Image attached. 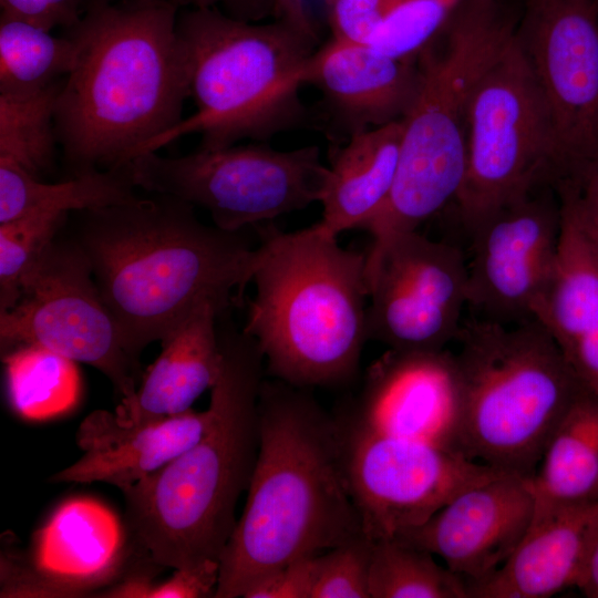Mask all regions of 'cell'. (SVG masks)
Returning <instances> with one entry per match:
<instances>
[{
	"label": "cell",
	"instance_id": "277c9868",
	"mask_svg": "<svg viewBox=\"0 0 598 598\" xmlns=\"http://www.w3.org/2000/svg\"><path fill=\"white\" fill-rule=\"evenodd\" d=\"M218 318L221 365L202 439L122 492L133 547L157 568L220 561L258 455V398L265 358L244 330Z\"/></svg>",
	"mask_w": 598,
	"mask_h": 598
},
{
	"label": "cell",
	"instance_id": "1f68e13d",
	"mask_svg": "<svg viewBox=\"0 0 598 598\" xmlns=\"http://www.w3.org/2000/svg\"><path fill=\"white\" fill-rule=\"evenodd\" d=\"M68 219L40 214L0 224V312L18 300L22 283Z\"/></svg>",
	"mask_w": 598,
	"mask_h": 598
},
{
	"label": "cell",
	"instance_id": "7a4b0ae2",
	"mask_svg": "<svg viewBox=\"0 0 598 598\" xmlns=\"http://www.w3.org/2000/svg\"><path fill=\"white\" fill-rule=\"evenodd\" d=\"M71 237L89 259L103 301L141 357L196 307L229 308L252 280L258 246L244 229L203 224L194 206L165 194L80 210Z\"/></svg>",
	"mask_w": 598,
	"mask_h": 598
},
{
	"label": "cell",
	"instance_id": "3957f363",
	"mask_svg": "<svg viewBox=\"0 0 598 598\" xmlns=\"http://www.w3.org/2000/svg\"><path fill=\"white\" fill-rule=\"evenodd\" d=\"M258 426L247 501L221 554L214 598L244 597L269 573L363 533L336 417L306 388L265 378Z\"/></svg>",
	"mask_w": 598,
	"mask_h": 598
},
{
	"label": "cell",
	"instance_id": "484cf974",
	"mask_svg": "<svg viewBox=\"0 0 598 598\" xmlns=\"http://www.w3.org/2000/svg\"><path fill=\"white\" fill-rule=\"evenodd\" d=\"M126 165L44 183L0 158V224L40 214H64L136 200Z\"/></svg>",
	"mask_w": 598,
	"mask_h": 598
},
{
	"label": "cell",
	"instance_id": "8d00e7d4",
	"mask_svg": "<svg viewBox=\"0 0 598 598\" xmlns=\"http://www.w3.org/2000/svg\"><path fill=\"white\" fill-rule=\"evenodd\" d=\"M220 564L207 559L196 565L176 568L171 578L152 582L145 598H207L215 597Z\"/></svg>",
	"mask_w": 598,
	"mask_h": 598
},
{
	"label": "cell",
	"instance_id": "ab89813d",
	"mask_svg": "<svg viewBox=\"0 0 598 598\" xmlns=\"http://www.w3.org/2000/svg\"><path fill=\"white\" fill-rule=\"evenodd\" d=\"M277 20H282L308 35L318 40L317 29L309 16L305 0H275Z\"/></svg>",
	"mask_w": 598,
	"mask_h": 598
},
{
	"label": "cell",
	"instance_id": "f1b7e54d",
	"mask_svg": "<svg viewBox=\"0 0 598 598\" xmlns=\"http://www.w3.org/2000/svg\"><path fill=\"white\" fill-rule=\"evenodd\" d=\"M368 586L370 598H468L461 576L395 538L372 540Z\"/></svg>",
	"mask_w": 598,
	"mask_h": 598
},
{
	"label": "cell",
	"instance_id": "d6986e66",
	"mask_svg": "<svg viewBox=\"0 0 598 598\" xmlns=\"http://www.w3.org/2000/svg\"><path fill=\"white\" fill-rule=\"evenodd\" d=\"M302 83L320 90L332 122L349 138L404 117L419 89L420 66L367 43L331 38L308 59Z\"/></svg>",
	"mask_w": 598,
	"mask_h": 598
},
{
	"label": "cell",
	"instance_id": "f546056e",
	"mask_svg": "<svg viewBox=\"0 0 598 598\" xmlns=\"http://www.w3.org/2000/svg\"><path fill=\"white\" fill-rule=\"evenodd\" d=\"M63 82L30 94L0 93V158L39 179L51 168L59 143L54 116Z\"/></svg>",
	"mask_w": 598,
	"mask_h": 598
},
{
	"label": "cell",
	"instance_id": "7402d4cb",
	"mask_svg": "<svg viewBox=\"0 0 598 598\" xmlns=\"http://www.w3.org/2000/svg\"><path fill=\"white\" fill-rule=\"evenodd\" d=\"M598 532V502L534 515L525 537L493 574L467 584L468 598H548L580 585Z\"/></svg>",
	"mask_w": 598,
	"mask_h": 598
},
{
	"label": "cell",
	"instance_id": "e575fe53",
	"mask_svg": "<svg viewBox=\"0 0 598 598\" xmlns=\"http://www.w3.org/2000/svg\"><path fill=\"white\" fill-rule=\"evenodd\" d=\"M1 16L45 30L69 29L84 13L86 0H0Z\"/></svg>",
	"mask_w": 598,
	"mask_h": 598
},
{
	"label": "cell",
	"instance_id": "603a6c76",
	"mask_svg": "<svg viewBox=\"0 0 598 598\" xmlns=\"http://www.w3.org/2000/svg\"><path fill=\"white\" fill-rule=\"evenodd\" d=\"M225 311L215 302H204L161 340L162 351L136 393L116 406L120 421L141 424L182 414L213 388L221 365L217 323Z\"/></svg>",
	"mask_w": 598,
	"mask_h": 598
},
{
	"label": "cell",
	"instance_id": "30bf717a",
	"mask_svg": "<svg viewBox=\"0 0 598 598\" xmlns=\"http://www.w3.org/2000/svg\"><path fill=\"white\" fill-rule=\"evenodd\" d=\"M126 167L136 187L202 207L215 226L228 231L320 203L330 175L316 145L278 151L264 144H234L199 147L179 157L150 152Z\"/></svg>",
	"mask_w": 598,
	"mask_h": 598
},
{
	"label": "cell",
	"instance_id": "74e56055",
	"mask_svg": "<svg viewBox=\"0 0 598 598\" xmlns=\"http://www.w3.org/2000/svg\"><path fill=\"white\" fill-rule=\"evenodd\" d=\"M556 189L570 198L580 221L598 247V163L576 181L561 183Z\"/></svg>",
	"mask_w": 598,
	"mask_h": 598
},
{
	"label": "cell",
	"instance_id": "ac0fdd59",
	"mask_svg": "<svg viewBox=\"0 0 598 598\" xmlns=\"http://www.w3.org/2000/svg\"><path fill=\"white\" fill-rule=\"evenodd\" d=\"M534 511L530 478L505 472L457 494L395 539L441 557L467 585L509 558L528 532Z\"/></svg>",
	"mask_w": 598,
	"mask_h": 598
},
{
	"label": "cell",
	"instance_id": "5bb4252c",
	"mask_svg": "<svg viewBox=\"0 0 598 598\" xmlns=\"http://www.w3.org/2000/svg\"><path fill=\"white\" fill-rule=\"evenodd\" d=\"M368 339L388 349L443 350L468 306L467 260L455 245L417 230L367 252Z\"/></svg>",
	"mask_w": 598,
	"mask_h": 598
},
{
	"label": "cell",
	"instance_id": "8992f818",
	"mask_svg": "<svg viewBox=\"0 0 598 598\" xmlns=\"http://www.w3.org/2000/svg\"><path fill=\"white\" fill-rule=\"evenodd\" d=\"M176 32L197 110L151 152L188 133H199L200 147L214 150L267 141L306 122L299 89L317 40L282 20L247 22L217 8L178 12Z\"/></svg>",
	"mask_w": 598,
	"mask_h": 598
},
{
	"label": "cell",
	"instance_id": "44dd1931",
	"mask_svg": "<svg viewBox=\"0 0 598 598\" xmlns=\"http://www.w3.org/2000/svg\"><path fill=\"white\" fill-rule=\"evenodd\" d=\"M557 193L561 204L558 254L534 318L547 329L582 386L598 396V247L570 198Z\"/></svg>",
	"mask_w": 598,
	"mask_h": 598
},
{
	"label": "cell",
	"instance_id": "d590c367",
	"mask_svg": "<svg viewBox=\"0 0 598 598\" xmlns=\"http://www.w3.org/2000/svg\"><path fill=\"white\" fill-rule=\"evenodd\" d=\"M317 556L292 561L260 578L244 598H311Z\"/></svg>",
	"mask_w": 598,
	"mask_h": 598
},
{
	"label": "cell",
	"instance_id": "60d3db41",
	"mask_svg": "<svg viewBox=\"0 0 598 598\" xmlns=\"http://www.w3.org/2000/svg\"><path fill=\"white\" fill-rule=\"evenodd\" d=\"M578 589L589 598H598V532L594 539L584 577Z\"/></svg>",
	"mask_w": 598,
	"mask_h": 598
},
{
	"label": "cell",
	"instance_id": "52a82bcc",
	"mask_svg": "<svg viewBox=\"0 0 598 598\" xmlns=\"http://www.w3.org/2000/svg\"><path fill=\"white\" fill-rule=\"evenodd\" d=\"M460 451L532 478L560 420L585 389L536 318L462 324Z\"/></svg>",
	"mask_w": 598,
	"mask_h": 598
},
{
	"label": "cell",
	"instance_id": "2e32d148",
	"mask_svg": "<svg viewBox=\"0 0 598 598\" xmlns=\"http://www.w3.org/2000/svg\"><path fill=\"white\" fill-rule=\"evenodd\" d=\"M131 555L125 523L96 499L73 497L34 532L27 554L2 553L0 596H85L122 578Z\"/></svg>",
	"mask_w": 598,
	"mask_h": 598
},
{
	"label": "cell",
	"instance_id": "5b68a950",
	"mask_svg": "<svg viewBox=\"0 0 598 598\" xmlns=\"http://www.w3.org/2000/svg\"><path fill=\"white\" fill-rule=\"evenodd\" d=\"M255 227L256 296L243 330L257 342L266 374L306 389L350 383L369 340L367 252L342 248L315 225Z\"/></svg>",
	"mask_w": 598,
	"mask_h": 598
},
{
	"label": "cell",
	"instance_id": "cb8c5ba5",
	"mask_svg": "<svg viewBox=\"0 0 598 598\" xmlns=\"http://www.w3.org/2000/svg\"><path fill=\"white\" fill-rule=\"evenodd\" d=\"M402 133L401 118L355 133L334 147L318 230L337 238L361 229L380 212L395 181Z\"/></svg>",
	"mask_w": 598,
	"mask_h": 598
},
{
	"label": "cell",
	"instance_id": "4316f807",
	"mask_svg": "<svg viewBox=\"0 0 598 598\" xmlns=\"http://www.w3.org/2000/svg\"><path fill=\"white\" fill-rule=\"evenodd\" d=\"M9 403L27 421L72 411L81 395L76 362L45 347L22 344L2 353Z\"/></svg>",
	"mask_w": 598,
	"mask_h": 598
},
{
	"label": "cell",
	"instance_id": "8fae6325",
	"mask_svg": "<svg viewBox=\"0 0 598 598\" xmlns=\"http://www.w3.org/2000/svg\"><path fill=\"white\" fill-rule=\"evenodd\" d=\"M60 231L24 279L17 302L0 312L1 352L45 347L94 367L121 401L131 399L143 378L140 357L103 301L89 259Z\"/></svg>",
	"mask_w": 598,
	"mask_h": 598
},
{
	"label": "cell",
	"instance_id": "9a60e30c",
	"mask_svg": "<svg viewBox=\"0 0 598 598\" xmlns=\"http://www.w3.org/2000/svg\"><path fill=\"white\" fill-rule=\"evenodd\" d=\"M560 231V198L545 185L499 207L470 234L468 306L480 318L504 324L534 318Z\"/></svg>",
	"mask_w": 598,
	"mask_h": 598
},
{
	"label": "cell",
	"instance_id": "6da1fadb",
	"mask_svg": "<svg viewBox=\"0 0 598 598\" xmlns=\"http://www.w3.org/2000/svg\"><path fill=\"white\" fill-rule=\"evenodd\" d=\"M173 0H86L55 107L69 177L122 167L182 122L188 97Z\"/></svg>",
	"mask_w": 598,
	"mask_h": 598
},
{
	"label": "cell",
	"instance_id": "4fadbf2b",
	"mask_svg": "<svg viewBox=\"0 0 598 598\" xmlns=\"http://www.w3.org/2000/svg\"><path fill=\"white\" fill-rule=\"evenodd\" d=\"M517 37L547 105L559 183L598 163V0H525Z\"/></svg>",
	"mask_w": 598,
	"mask_h": 598
},
{
	"label": "cell",
	"instance_id": "d4e9b609",
	"mask_svg": "<svg viewBox=\"0 0 598 598\" xmlns=\"http://www.w3.org/2000/svg\"><path fill=\"white\" fill-rule=\"evenodd\" d=\"M530 486L534 515L598 502V396L584 389L560 420Z\"/></svg>",
	"mask_w": 598,
	"mask_h": 598
},
{
	"label": "cell",
	"instance_id": "4dcf8cb0",
	"mask_svg": "<svg viewBox=\"0 0 598 598\" xmlns=\"http://www.w3.org/2000/svg\"><path fill=\"white\" fill-rule=\"evenodd\" d=\"M463 0H401L369 38L377 52L416 61L442 32Z\"/></svg>",
	"mask_w": 598,
	"mask_h": 598
},
{
	"label": "cell",
	"instance_id": "e0dca14e",
	"mask_svg": "<svg viewBox=\"0 0 598 598\" xmlns=\"http://www.w3.org/2000/svg\"><path fill=\"white\" fill-rule=\"evenodd\" d=\"M343 412L372 431L462 454L455 354L388 349L367 369L359 394Z\"/></svg>",
	"mask_w": 598,
	"mask_h": 598
},
{
	"label": "cell",
	"instance_id": "836d02e7",
	"mask_svg": "<svg viewBox=\"0 0 598 598\" xmlns=\"http://www.w3.org/2000/svg\"><path fill=\"white\" fill-rule=\"evenodd\" d=\"M401 0H333L329 4L332 38L367 43Z\"/></svg>",
	"mask_w": 598,
	"mask_h": 598
},
{
	"label": "cell",
	"instance_id": "b9f144b4",
	"mask_svg": "<svg viewBox=\"0 0 598 598\" xmlns=\"http://www.w3.org/2000/svg\"><path fill=\"white\" fill-rule=\"evenodd\" d=\"M327 2V4L329 6L333 0H323Z\"/></svg>",
	"mask_w": 598,
	"mask_h": 598
},
{
	"label": "cell",
	"instance_id": "9c48e42d",
	"mask_svg": "<svg viewBox=\"0 0 598 598\" xmlns=\"http://www.w3.org/2000/svg\"><path fill=\"white\" fill-rule=\"evenodd\" d=\"M559 179L549 112L516 32L474 92L454 203L471 234L499 207Z\"/></svg>",
	"mask_w": 598,
	"mask_h": 598
},
{
	"label": "cell",
	"instance_id": "7c38bea8",
	"mask_svg": "<svg viewBox=\"0 0 598 598\" xmlns=\"http://www.w3.org/2000/svg\"><path fill=\"white\" fill-rule=\"evenodd\" d=\"M334 417L348 489L372 540L424 524L457 494L505 473L429 443L372 431L343 411Z\"/></svg>",
	"mask_w": 598,
	"mask_h": 598
},
{
	"label": "cell",
	"instance_id": "d6a6232c",
	"mask_svg": "<svg viewBox=\"0 0 598 598\" xmlns=\"http://www.w3.org/2000/svg\"><path fill=\"white\" fill-rule=\"evenodd\" d=\"M372 539L364 533L317 556L311 598H370Z\"/></svg>",
	"mask_w": 598,
	"mask_h": 598
},
{
	"label": "cell",
	"instance_id": "ba28073f",
	"mask_svg": "<svg viewBox=\"0 0 598 598\" xmlns=\"http://www.w3.org/2000/svg\"><path fill=\"white\" fill-rule=\"evenodd\" d=\"M518 24L506 0H463L417 56L420 84L402 118L396 176L384 206L393 220L419 226L454 202L474 92Z\"/></svg>",
	"mask_w": 598,
	"mask_h": 598
},
{
	"label": "cell",
	"instance_id": "f35d334b",
	"mask_svg": "<svg viewBox=\"0 0 598 598\" xmlns=\"http://www.w3.org/2000/svg\"><path fill=\"white\" fill-rule=\"evenodd\" d=\"M179 8H217L225 14L241 21L260 22L276 17L275 0H173Z\"/></svg>",
	"mask_w": 598,
	"mask_h": 598
},
{
	"label": "cell",
	"instance_id": "83f0119b",
	"mask_svg": "<svg viewBox=\"0 0 598 598\" xmlns=\"http://www.w3.org/2000/svg\"><path fill=\"white\" fill-rule=\"evenodd\" d=\"M78 47L65 33L56 38L49 30L0 16V93L30 94L68 75Z\"/></svg>",
	"mask_w": 598,
	"mask_h": 598
},
{
	"label": "cell",
	"instance_id": "ffe728a7",
	"mask_svg": "<svg viewBox=\"0 0 598 598\" xmlns=\"http://www.w3.org/2000/svg\"><path fill=\"white\" fill-rule=\"evenodd\" d=\"M212 419L210 406L141 424L124 423L114 412L96 410L75 432L83 455L49 481L105 483L123 492L192 447Z\"/></svg>",
	"mask_w": 598,
	"mask_h": 598
}]
</instances>
